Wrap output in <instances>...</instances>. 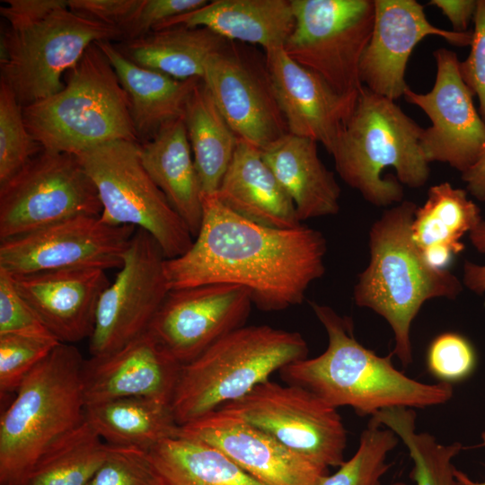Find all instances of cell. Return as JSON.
<instances>
[{
	"mask_svg": "<svg viewBox=\"0 0 485 485\" xmlns=\"http://www.w3.org/2000/svg\"><path fill=\"white\" fill-rule=\"evenodd\" d=\"M203 216L190 249L166 259L171 289L207 284L245 287L262 311L300 304L325 272L322 234L304 225L278 229L251 222L226 207L216 194H202Z\"/></svg>",
	"mask_w": 485,
	"mask_h": 485,
	"instance_id": "1",
	"label": "cell"
},
{
	"mask_svg": "<svg viewBox=\"0 0 485 485\" xmlns=\"http://www.w3.org/2000/svg\"><path fill=\"white\" fill-rule=\"evenodd\" d=\"M310 304L327 332L328 346L318 357L284 366L279 373L286 384L302 386L337 409L349 406L359 416L372 417L393 407L424 409L453 397L450 383L411 379L392 366V353L379 357L361 345L351 318L328 305Z\"/></svg>",
	"mask_w": 485,
	"mask_h": 485,
	"instance_id": "2",
	"label": "cell"
},
{
	"mask_svg": "<svg viewBox=\"0 0 485 485\" xmlns=\"http://www.w3.org/2000/svg\"><path fill=\"white\" fill-rule=\"evenodd\" d=\"M417 205L403 200L385 210L369 232L370 260L354 287V300L391 326L395 355L404 366L412 362L410 327L425 302L454 299L460 280L447 269L429 266L411 235Z\"/></svg>",
	"mask_w": 485,
	"mask_h": 485,
	"instance_id": "3",
	"label": "cell"
},
{
	"mask_svg": "<svg viewBox=\"0 0 485 485\" xmlns=\"http://www.w3.org/2000/svg\"><path fill=\"white\" fill-rule=\"evenodd\" d=\"M394 101L362 86L331 154L340 177L370 204L403 201V188L429 177L421 147L423 132Z\"/></svg>",
	"mask_w": 485,
	"mask_h": 485,
	"instance_id": "4",
	"label": "cell"
},
{
	"mask_svg": "<svg viewBox=\"0 0 485 485\" xmlns=\"http://www.w3.org/2000/svg\"><path fill=\"white\" fill-rule=\"evenodd\" d=\"M84 362L60 342L23 380L0 418V485H28L45 454L85 421Z\"/></svg>",
	"mask_w": 485,
	"mask_h": 485,
	"instance_id": "5",
	"label": "cell"
},
{
	"mask_svg": "<svg viewBox=\"0 0 485 485\" xmlns=\"http://www.w3.org/2000/svg\"><path fill=\"white\" fill-rule=\"evenodd\" d=\"M296 331L269 325L242 326L181 366L172 407L181 427L237 401L276 371L307 357Z\"/></svg>",
	"mask_w": 485,
	"mask_h": 485,
	"instance_id": "6",
	"label": "cell"
},
{
	"mask_svg": "<svg viewBox=\"0 0 485 485\" xmlns=\"http://www.w3.org/2000/svg\"><path fill=\"white\" fill-rule=\"evenodd\" d=\"M22 112L45 151L77 155L110 141L139 143L128 95L96 42L69 70L63 90L22 107Z\"/></svg>",
	"mask_w": 485,
	"mask_h": 485,
	"instance_id": "7",
	"label": "cell"
},
{
	"mask_svg": "<svg viewBox=\"0 0 485 485\" xmlns=\"http://www.w3.org/2000/svg\"><path fill=\"white\" fill-rule=\"evenodd\" d=\"M115 27L67 8L54 11L40 22L2 33L0 80L22 106L47 99L64 89L62 76L97 41L122 40Z\"/></svg>",
	"mask_w": 485,
	"mask_h": 485,
	"instance_id": "8",
	"label": "cell"
},
{
	"mask_svg": "<svg viewBox=\"0 0 485 485\" xmlns=\"http://www.w3.org/2000/svg\"><path fill=\"white\" fill-rule=\"evenodd\" d=\"M77 157L97 189L102 221L144 229L166 259L179 257L190 249L194 238L144 168L140 143L110 141Z\"/></svg>",
	"mask_w": 485,
	"mask_h": 485,
	"instance_id": "9",
	"label": "cell"
},
{
	"mask_svg": "<svg viewBox=\"0 0 485 485\" xmlns=\"http://www.w3.org/2000/svg\"><path fill=\"white\" fill-rule=\"evenodd\" d=\"M295 27L285 52L336 92L357 94L359 65L375 22L374 0H291Z\"/></svg>",
	"mask_w": 485,
	"mask_h": 485,
	"instance_id": "10",
	"label": "cell"
},
{
	"mask_svg": "<svg viewBox=\"0 0 485 485\" xmlns=\"http://www.w3.org/2000/svg\"><path fill=\"white\" fill-rule=\"evenodd\" d=\"M101 211L97 189L77 155L43 150L0 185V241Z\"/></svg>",
	"mask_w": 485,
	"mask_h": 485,
	"instance_id": "11",
	"label": "cell"
},
{
	"mask_svg": "<svg viewBox=\"0 0 485 485\" xmlns=\"http://www.w3.org/2000/svg\"><path fill=\"white\" fill-rule=\"evenodd\" d=\"M221 408L325 470L345 461L347 433L337 408L302 386L269 380Z\"/></svg>",
	"mask_w": 485,
	"mask_h": 485,
	"instance_id": "12",
	"label": "cell"
},
{
	"mask_svg": "<svg viewBox=\"0 0 485 485\" xmlns=\"http://www.w3.org/2000/svg\"><path fill=\"white\" fill-rule=\"evenodd\" d=\"M165 260L154 237L137 228L122 266L100 297L89 339L91 356L113 352L148 331L170 291Z\"/></svg>",
	"mask_w": 485,
	"mask_h": 485,
	"instance_id": "13",
	"label": "cell"
},
{
	"mask_svg": "<svg viewBox=\"0 0 485 485\" xmlns=\"http://www.w3.org/2000/svg\"><path fill=\"white\" fill-rule=\"evenodd\" d=\"M132 225H111L100 216H77L0 241V269L12 276L72 268L119 269Z\"/></svg>",
	"mask_w": 485,
	"mask_h": 485,
	"instance_id": "14",
	"label": "cell"
},
{
	"mask_svg": "<svg viewBox=\"0 0 485 485\" xmlns=\"http://www.w3.org/2000/svg\"><path fill=\"white\" fill-rule=\"evenodd\" d=\"M202 81L239 139L261 150L289 133L265 59L227 40L207 59Z\"/></svg>",
	"mask_w": 485,
	"mask_h": 485,
	"instance_id": "15",
	"label": "cell"
},
{
	"mask_svg": "<svg viewBox=\"0 0 485 485\" xmlns=\"http://www.w3.org/2000/svg\"><path fill=\"white\" fill-rule=\"evenodd\" d=\"M436 74L433 88L419 93L410 87L406 101L420 108L431 126L424 128L420 147L426 161L449 164L462 174L485 150V122L473 103V93L462 78L455 52L434 51Z\"/></svg>",
	"mask_w": 485,
	"mask_h": 485,
	"instance_id": "16",
	"label": "cell"
},
{
	"mask_svg": "<svg viewBox=\"0 0 485 485\" xmlns=\"http://www.w3.org/2000/svg\"><path fill=\"white\" fill-rule=\"evenodd\" d=\"M252 300L242 287L207 284L171 289L148 331L181 365L243 326Z\"/></svg>",
	"mask_w": 485,
	"mask_h": 485,
	"instance_id": "17",
	"label": "cell"
},
{
	"mask_svg": "<svg viewBox=\"0 0 485 485\" xmlns=\"http://www.w3.org/2000/svg\"><path fill=\"white\" fill-rule=\"evenodd\" d=\"M179 436L216 448L264 485H314L328 473L224 408L181 426Z\"/></svg>",
	"mask_w": 485,
	"mask_h": 485,
	"instance_id": "18",
	"label": "cell"
},
{
	"mask_svg": "<svg viewBox=\"0 0 485 485\" xmlns=\"http://www.w3.org/2000/svg\"><path fill=\"white\" fill-rule=\"evenodd\" d=\"M375 22L359 65V78L373 93L396 101L409 88L405 71L412 50L427 36L465 47L472 32H455L431 24L416 0H374Z\"/></svg>",
	"mask_w": 485,
	"mask_h": 485,
	"instance_id": "19",
	"label": "cell"
},
{
	"mask_svg": "<svg viewBox=\"0 0 485 485\" xmlns=\"http://www.w3.org/2000/svg\"><path fill=\"white\" fill-rule=\"evenodd\" d=\"M181 366L147 331L113 352L84 359L85 405L123 398L172 404Z\"/></svg>",
	"mask_w": 485,
	"mask_h": 485,
	"instance_id": "20",
	"label": "cell"
},
{
	"mask_svg": "<svg viewBox=\"0 0 485 485\" xmlns=\"http://www.w3.org/2000/svg\"><path fill=\"white\" fill-rule=\"evenodd\" d=\"M265 60L288 132L321 143L331 154L357 94L336 92L320 75L294 61L283 48L265 51Z\"/></svg>",
	"mask_w": 485,
	"mask_h": 485,
	"instance_id": "21",
	"label": "cell"
},
{
	"mask_svg": "<svg viewBox=\"0 0 485 485\" xmlns=\"http://www.w3.org/2000/svg\"><path fill=\"white\" fill-rule=\"evenodd\" d=\"M105 271L72 268L12 277L49 332L72 344L92 336L100 297L110 285Z\"/></svg>",
	"mask_w": 485,
	"mask_h": 485,
	"instance_id": "22",
	"label": "cell"
},
{
	"mask_svg": "<svg viewBox=\"0 0 485 485\" xmlns=\"http://www.w3.org/2000/svg\"><path fill=\"white\" fill-rule=\"evenodd\" d=\"M230 210L256 224L278 229L302 225L295 205L262 158L260 149L239 139L216 193Z\"/></svg>",
	"mask_w": 485,
	"mask_h": 485,
	"instance_id": "23",
	"label": "cell"
},
{
	"mask_svg": "<svg viewBox=\"0 0 485 485\" xmlns=\"http://www.w3.org/2000/svg\"><path fill=\"white\" fill-rule=\"evenodd\" d=\"M291 0H214L155 28L205 27L231 41L283 48L295 27Z\"/></svg>",
	"mask_w": 485,
	"mask_h": 485,
	"instance_id": "24",
	"label": "cell"
},
{
	"mask_svg": "<svg viewBox=\"0 0 485 485\" xmlns=\"http://www.w3.org/2000/svg\"><path fill=\"white\" fill-rule=\"evenodd\" d=\"M260 152L301 222L338 214L340 187L319 158L316 141L287 133Z\"/></svg>",
	"mask_w": 485,
	"mask_h": 485,
	"instance_id": "25",
	"label": "cell"
},
{
	"mask_svg": "<svg viewBox=\"0 0 485 485\" xmlns=\"http://www.w3.org/2000/svg\"><path fill=\"white\" fill-rule=\"evenodd\" d=\"M140 159L195 239L202 222L203 193L183 118L166 122L141 143Z\"/></svg>",
	"mask_w": 485,
	"mask_h": 485,
	"instance_id": "26",
	"label": "cell"
},
{
	"mask_svg": "<svg viewBox=\"0 0 485 485\" xmlns=\"http://www.w3.org/2000/svg\"><path fill=\"white\" fill-rule=\"evenodd\" d=\"M96 44L109 59L128 95L140 144L151 139L166 122L184 117L186 104L201 78L178 80L133 63L111 41Z\"/></svg>",
	"mask_w": 485,
	"mask_h": 485,
	"instance_id": "27",
	"label": "cell"
},
{
	"mask_svg": "<svg viewBox=\"0 0 485 485\" xmlns=\"http://www.w3.org/2000/svg\"><path fill=\"white\" fill-rule=\"evenodd\" d=\"M227 40L205 27L173 26L115 44L133 63L178 80L203 78L210 55Z\"/></svg>",
	"mask_w": 485,
	"mask_h": 485,
	"instance_id": "28",
	"label": "cell"
},
{
	"mask_svg": "<svg viewBox=\"0 0 485 485\" xmlns=\"http://www.w3.org/2000/svg\"><path fill=\"white\" fill-rule=\"evenodd\" d=\"M85 420L106 444L149 451L180 435L171 403L123 398L85 405Z\"/></svg>",
	"mask_w": 485,
	"mask_h": 485,
	"instance_id": "29",
	"label": "cell"
},
{
	"mask_svg": "<svg viewBox=\"0 0 485 485\" xmlns=\"http://www.w3.org/2000/svg\"><path fill=\"white\" fill-rule=\"evenodd\" d=\"M183 120L203 194H216L239 138L201 80L191 93Z\"/></svg>",
	"mask_w": 485,
	"mask_h": 485,
	"instance_id": "30",
	"label": "cell"
},
{
	"mask_svg": "<svg viewBox=\"0 0 485 485\" xmlns=\"http://www.w3.org/2000/svg\"><path fill=\"white\" fill-rule=\"evenodd\" d=\"M164 485H264L221 451L178 436L149 450Z\"/></svg>",
	"mask_w": 485,
	"mask_h": 485,
	"instance_id": "31",
	"label": "cell"
},
{
	"mask_svg": "<svg viewBox=\"0 0 485 485\" xmlns=\"http://www.w3.org/2000/svg\"><path fill=\"white\" fill-rule=\"evenodd\" d=\"M467 190L445 181L429 188L428 198L417 207L411 235L419 250L436 244L451 247L456 254L463 251L461 242L482 220L478 206Z\"/></svg>",
	"mask_w": 485,
	"mask_h": 485,
	"instance_id": "32",
	"label": "cell"
},
{
	"mask_svg": "<svg viewBox=\"0 0 485 485\" xmlns=\"http://www.w3.org/2000/svg\"><path fill=\"white\" fill-rule=\"evenodd\" d=\"M369 421L388 428L405 445L413 463L410 477L416 485H464L455 476L456 468L453 463L454 458L463 449V444H442L427 432H417L413 409H385L372 416Z\"/></svg>",
	"mask_w": 485,
	"mask_h": 485,
	"instance_id": "33",
	"label": "cell"
},
{
	"mask_svg": "<svg viewBox=\"0 0 485 485\" xmlns=\"http://www.w3.org/2000/svg\"><path fill=\"white\" fill-rule=\"evenodd\" d=\"M106 452L107 444L85 420L45 454L28 485H88Z\"/></svg>",
	"mask_w": 485,
	"mask_h": 485,
	"instance_id": "34",
	"label": "cell"
},
{
	"mask_svg": "<svg viewBox=\"0 0 485 485\" xmlns=\"http://www.w3.org/2000/svg\"><path fill=\"white\" fill-rule=\"evenodd\" d=\"M398 442L399 437L391 429L369 421L353 456L334 473L322 476L314 485H382L391 466L387 455Z\"/></svg>",
	"mask_w": 485,
	"mask_h": 485,
	"instance_id": "35",
	"label": "cell"
},
{
	"mask_svg": "<svg viewBox=\"0 0 485 485\" xmlns=\"http://www.w3.org/2000/svg\"><path fill=\"white\" fill-rule=\"evenodd\" d=\"M42 151L25 125L22 106L10 87L0 80V185Z\"/></svg>",
	"mask_w": 485,
	"mask_h": 485,
	"instance_id": "36",
	"label": "cell"
},
{
	"mask_svg": "<svg viewBox=\"0 0 485 485\" xmlns=\"http://www.w3.org/2000/svg\"><path fill=\"white\" fill-rule=\"evenodd\" d=\"M59 343L54 337L1 334V398L16 392L26 376Z\"/></svg>",
	"mask_w": 485,
	"mask_h": 485,
	"instance_id": "37",
	"label": "cell"
},
{
	"mask_svg": "<svg viewBox=\"0 0 485 485\" xmlns=\"http://www.w3.org/2000/svg\"><path fill=\"white\" fill-rule=\"evenodd\" d=\"M88 485H164L149 451L107 444L106 456Z\"/></svg>",
	"mask_w": 485,
	"mask_h": 485,
	"instance_id": "38",
	"label": "cell"
},
{
	"mask_svg": "<svg viewBox=\"0 0 485 485\" xmlns=\"http://www.w3.org/2000/svg\"><path fill=\"white\" fill-rule=\"evenodd\" d=\"M476 357L470 342L463 336L445 332L429 345L427 365L441 382L450 383L467 377L474 369Z\"/></svg>",
	"mask_w": 485,
	"mask_h": 485,
	"instance_id": "39",
	"label": "cell"
},
{
	"mask_svg": "<svg viewBox=\"0 0 485 485\" xmlns=\"http://www.w3.org/2000/svg\"><path fill=\"white\" fill-rule=\"evenodd\" d=\"M1 334L54 337L19 293L12 275L0 269Z\"/></svg>",
	"mask_w": 485,
	"mask_h": 485,
	"instance_id": "40",
	"label": "cell"
},
{
	"mask_svg": "<svg viewBox=\"0 0 485 485\" xmlns=\"http://www.w3.org/2000/svg\"><path fill=\"white\" fill-rule=\"evenodd\" d=\"M471 50L459 62L463 80L479 101V113L485 122V0H477Z\"/></svg>",
	"mask_w": 485,
	"mask_h": 485,
	"instance_id": "41",
	"label": "cell"
},
{
	"mask_svg": "<svg viewBox=\"0 0 485 485\" xmlns=\"http://www.w3.org/2000/svg\"><path fill=\"white\" fill-rule=\"evenodd\" d=\"M207 2V0H143L137 15L124 33L123 40L142 37L154 31L163 22L196 10Z\"/></svg>",
	"mask_w": 485,
	"mask_h": 485,
	"instance_id": "42",
	"label": "cell"
},
{
	"mask_svg": "<svg viewBox=\"0 0 485 485\" xmlns=\"http://www.w3.org/2000/svg\"><path fill=\"white\" fill-rule=\"evenodd\" d=\"M142 4L143 0H68V8L82 16L120 30L124 38Z\"/></svg>",
	"mask_w": 485,
	"mask_h": 485,
	"instance_id": "43",
	"label": "cell"
},
{
	"mask_svg": "<svg viewBox=\"0 0 485 485\" xmlns=\"http://www.w3.org/2000/svg\"><path fill=\"white\" fill-rule=\"evenodd\" d=\"M1 15L10 29L19 31L44 20L54 11L68 7V0H3Z\"/></svg>",
	"mask_w": 485,
	"mask_h": 485,
	"instance_id": "44",
	"label": "cell"
},
{
	"mask_svg": "<svg viewBox=\"0 0 485 485\" xmlns=\"http://www.w3.org/2000/svg\"><path fill=\"white\" fill-rule=\"evenodd\" d=\"M473 247L480 252H485V220L469 234ZM463 285L475 294L485 292V265H480L466 260L463 265Z\"/></svg>",
	"mask_w": 485,
	"mask_h": 485,
	"instance_id": "45",
	"label": "cell"
},
{
	"mask_svg": "<svg viewBox=\"0 0 485 485\" xmlns=\"http://www.w3.org/2000/svg\"><path fill=\"white\" fill-rule=\"evenodd\" d=\"M428 4L442 11L451 22L454 31L466 32L471 22H473L477 0H431Z\"/></svg>",
	"mask_w": 485,
	"mask_h": 485,
	"instance_id": "46",
	"label": "cell"
},
{
	"mask_svg": "<svg viewBox=\"0 0 485 485\" xmlns=\"http://www.w3.org/2000/svg\"><path fill=\"white\" fill-rule=\"evenodd\" d=\"M466 190L475 198L485 201V150L478 162L462 174Z\"/></svg>",
	"mask_w": 485,
	"mask_h": 485,
	"instance_id": "47",
	"label": "cell"
},
{
	"mask_svg": "<svg viewBox=\"0 0 485 485\" xmlns=\"http://www.w3.org/2000/svg\"><path fill=\"white\" fill-rule=\"evenodd\" d=\"M482 445L485 446V431L481 434ZM455 476L459 481H461L464 485H485V481H472L466 473L455 469Z\"/></svg>",
	"mask_w": 485,
	"mask_h": 485,
	"instance_id": "48",
	"label": "cell"
},
{
	"mask_svg": "<svg viewBox=\"0 0 485 485\" xmlns=\"http://www.w3.org/2000/svg\"><path fill=\"white\" fill-rule=\"evenodd\" d=\"M401 484H402V482H401V481H398V482H394V483H392V485H401Z\"/></svg>",
	"mask_w": 485,
	"mask_h": 485,
	"instance_id": "49",
	"label": "cell"
}]
</instances>
